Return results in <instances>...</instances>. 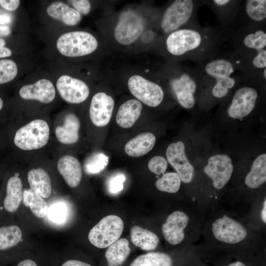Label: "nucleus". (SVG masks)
Returning a JSON list of instances; mask_svg holds the SVG:
<instances>
[{"label": "nucleus", "mask_w": 266, "mask_h": 266, "mask_svg": "<svg viewBox=\"0 0 266 266\" xmlns=\"http://www.w3.org/2000/svg\"><path fill=\"white\" fill-rule=\"evenodd\" d=\"M98 46L97 39L84 31H74L61 35L56 42L59 52L68 57L86 56L94 52Z\"/></svg>", "instance_id": "0eeeda50"}, {"label": "nucleus", "mask_w": 266, "mask_h": 266, "mask_svg": "<svg viewBox=\"0 0 266 266\" xmlns=\"http://www.w3.org/2000/svg\"><path fill=\"white\" fill-rule=\"evenodd\" d=\"M129 241L124 238L118 239L107 247L104 258L107 266H121L131 253Z\"/></svg>", "instance_id": "bb28decb"}, {"label": "nucleus", "mask_w": 266, "mask_h": 266, "mask_svg": "<svg viewBox=\"0 0 266 266\" xmlns=\"http://www.w3.org/2000/svg\"><path fill=\"white\" fill-rule=\"evenodd\" d=\"M189 221V216L183 211L177 210L170 213L162 226L165 240L173 245L180 243L184 239V230Z\"/></svg>", "instance_id": "a211bd4d"}, {"label": "nucleus", "mask_w": 266, "mask_h": 266, "mask_svg": "<svg viewBox=\"0 0 266 266\" xmlns=\"http://www.w3.org/2000/svg\"><path fill=\"white\" fill-rule=\"evenodd\" d=\"M108 159V157L102 153H94L84 162V170L89 174L99 173L106 167Z\"/></svg>", "instance_id": "f704fd0d"}, {"label": "nucleus", "mask_w": 266, "mask_h": 266, "mask_svg": "<svg viewBox=\"0 0 266 266\" xmlns=\"http://www.w3.org/2000/svg\"><path fill=\"white\" fill-rule=\"evenodd\" d=\"M16 266H38L36 263L31 259L24 260L19 262Z\"/></svg>", "instance_id": "c03bdc74"}, {"label": "nucleus", "mask_w": 266, "mask_h": 266, "mask_svg": "<svg viewBox=\"0 0 266 266\" xmlns=\"http://www.w3.org/2000/svg\"><path fill=\"white\" fill-rule=\"evenodd\" d=\"M21 229L15 225L0 227V253L6 252L16 247L22 240Z\"/></svg>", "instance_id": "7c9ffc66"}, {"label": "nucleus", "mask_w": 266, "mask_h": 266, "mask_svg": "<svg viewBox=\"0 0 266 266\" xmlns=\"http://www.w3.org/2000/svg\"><path fill=\"white\" fill-rule=\"evenodd\" d=\"M46 12L51 17L59 20L67 26H75L81 20L80 13L75 9L61 1L52 3L48 6Z\"/></svg>", "instance_id": "393cba45"}, {"label": "nucleus", "mask_w": 266, "mask_h": 266, "mask_svg": "<svg viewBox=\"0 0 266 266\" xmlns=\"http://www.w3.org/2000/svg\"><path fill=\"white\" fill-rule=\"evenodd\" d=\"M5 44V41L2 39L0 38V48L3 47Z\"/></svg>", "instance_id": "8fccbe9b"}, {"label": "nucleus", "mask_w": 266, "mask_h": 266, "mask_svg": "<svg viewBox=\"0 0 266 266\" xmlns=\"http://www.w3.org/2000/svg\"><path fill=\"white\" fill-rule=\"evenodd\" d=\"M19 95L24 100H36L48 103L55 99L56 90L50 80L41 79L33 84L23 86L19 91Z\"/></svg>", "instance_id": "aec40b11"}, {"label": "nucleus", "mask_w": 266, "mask_h": 266, "mask_svg": "<svg viewBox=\"0 0 266 266\" xmlns=\"http://www.w3.org/2000/svg\"><path fill=\"white\" fill-rule=\"evenodd\" d=\"M241 0H203V5L209 6L221 25V28L229 32L239 12Z\"/></svg>", "instance_id": "6ab92c4d"}, {"label": "nucleus", "mask_w": 266, "mask_h": 266, "mask_svg": "<svg viewBox=\"0 0 266 266\" xmlns=\"http://www.w3.org/2000/svg\"><path fill=\"white\" fill-rule=\"evenodd\" d=\"M260 82L244 74L236 86L227 108V114L230 118L242 119L252 113L259 97L256 85Z\"/></svg>", "instance_id": "423d86ee"}, {"label": "nucleus", "mask_w": 266, "mask_h": 266, "mask_svg": "<svg viewBox=\"0 0 266 266\" xmlns=\"http://www.w3.org/2000/svg\"><path fill=\"white\" fill-rule=\"evenodd\" d=\"M69 1L73 6L74 9L80 14L86 15L90 11L91 3L89 0H73Z\"/></svg>", "instance_id": "ea45409f"}, {"label": "nucleus", "mask_w": 266, "mask_h": 266, "mask_svg": "<svg viewBox=\"0 0 266 266\" xmlns=\"http://www.w3.org/2000/svg\"><path fill=\"white\" fill-rule=\"evenodd\" d=\"M80 123L77 116L67 114L65 117L64 124L55 129V134L58 140L65 144L76 143L79 139V130Z\"/></svg>", "instance_id": "b1692460"}, {"label": "nucleus", "mask_w": 266, "mask_h": 266, "mask_svg": "<svg viewBox=\"0 0 266 266\" xmlns=\"http://www.w3.org/2000/svg\"><path fill=\"white\" fill-rule=\"evenodd\" d=\"M181 180L176 172L165 173L156 182V187L160 191L176 193L180 189Z\"/></svg>", "instance_id": "72a5a7b5"}, {"label": "nucleus", "mask_w": 266, "mask_h": 266, "mask_svg": "<svg viewBox=\"0 0 266 266\" xmlns=\"http://www.w3.org/2000/svg\"><path fill=\"white\" fill-rule=\"evenodd\" d=\"M11 17L8 14H0V24H8L11 22Z\"/></svg>", "instance_id": "49530a36"}, {"label": "nucleus", "mask_w": 266, "mask_h": 266, "mask_svg": "<svg viewBox=\"0 0 266 266\" xmlns=\"http://www.w3.org/2000/svg\"><path fill=\"white\" fill-rule=\"evenodd\" d=\"M212 232L217 240L228 244L239 243L247 235L245 228L241 223L226 215L213 223Z\"/></svg>", "instance_id": "f8f14e48"}, {"label": "nucleus", "mask_w": 266, "mask_h": 266, "mask_svg": "<svg viewBox=\"0 0 266 266\" xmlns=\"http://www.w3.org/2000/svg\"><path fill=\"white\" fill-rule=\"evenodd\" d=\"M233 166L231 158L225 154H217L209 158L203 168L204 172L212 182L213 187L222 189L230 180Z\"/></svg>", "instance_id": "ddd939ff"}, {"label": "nucleus", "mask_w": 266, "mask_h": 266, "mask_svg": "<svg viewBox=\"0 0 266 266\" xmlns=\"http://www.w3.org/2000/svg\"><path fill=\"white\" fill-rule=\"evenodd\" d=\"M261 218L263 222L266 224V200L265 199L264 201L263 202V208L261 211Z\"/></svg>", "instance_id": "de8ad7c7"}, {"label": "nucleus", "mask_w": 266, "mask_h": 266, "mask_svg": "<svg viewBox=\"0 0 266 266\" xmlns=\"http://www.w3.org/2000/svg\"><path fill=\"white\" fill-rule=\"evenodd\" d=\"M229 37L228 32L221 28L200 25L171 33L166 38L165 45L172 57L198 64L223 49Z\"/></svg>", "instance_id": "f257e3e1"}, {"label": "nucleus", "mask_w": 266, "mask_h": 266, "mask_svg": "<svg viewBox=\"0 0 266 266\" xmlns=\"http://www.w3.org/2000/svg\"><path fill=\"white\" fill-rule=\"evenodd\" d=\"M233 53L242 73L266 80V26H246L230 32Z\"/></svg>", "instance_id": "f03ea898"}, {"label": "nucleus", "mask_w": 266, "mask_h": 266, "mask_svg": "<svg viewBox=\"0 0 266 266\" xmlns=\"http://www.w3.org/2000/svg\"><path fill=\"white\" fill-rule=\"evenodd\" d=\"M28 181L31 189L43 198L49 197L52 193V185L48 173L41 168H34L28 173Z\"/></svg>", "instance_id": "cd10ccee"}, {"label": "nucleus", "mask_w": 266, "mask_h": 266, "mask_svg": "<svg viewBox=\"0 0 266 266\" xmlns=\"http://www.w3.org/2000/svg\"><path fill=\"white\" fill-rule=\"evenodd\" d=\"M149 169L153 173L160 176L164 174L167 167V161L163 157L156 156L152 158L148 164Z\"/></svg>", "instance_id": "58836bf2"}, {"label": "nucleus", "mask_w": 266, "mask_h": 266, "mask_svg": "<svg viewBox=\"0 0 266 266\" xmlns=\"http://www.w3.org/2000/svg\"><path fill=\"white\" fill-rule=\"evenodd\" d=\"M142 105L135 99L128 100L121 104L117 112L116 121L117 124L123 128L132 127L140 117Z\"/></svg>", "instance_id": "5701e85b"}, {"label": "nucleus", "mask_w": 266, "mask_h": 266, "mask_svg": "<svg viewBox=\"0 0 266 266\" xmlns=\"http://www.w3.org/2000/svg\"><path fill=\"white\" fill-rule=\"evenodd\" d=\"M126 180L125 175L121 172L112 175L107 180L106 186L108 192L112 195H116L122 191L124 183Z\"/></svg>", "instance_id": "e433bc0d"}, {"label": "nucleus", "mask_w": 266, "mask_h": 266, "mask_svg": "<svg viewBox=\"0 0 266 266\" xmlns=\"http://www.w3.org/2000/svg\"><path fill=\"white\" fill-rule=\"evenodd\" d=\"M171 257L166 253L150 252L135 258L129 266H173Z\"/></svg>", "instance_id": "2f4dec72"}, {"label": "nucleus", "mask_w": 266, "mask_h": 266, "mask_svg": "<svg viewBox=\"0 0 266 266\" xmlns=\"http://www.w3.org/2000/svg\"><path fill=\"white\" fill-rule=\"evenodd\" d=\"M114 106L112 98L104 92L96 94L92 98L90 109V119L97 127H103L109 122Z\"/></svg>", "instance_id": "f3484780"}, {"label": "nucleus", "mask_w": 266, "mask_h": 266, "mask_svg": "<svg viewBox=\"0 0 266 266\" xmlns=\"http://www.w3.org/2000/svg\"><path fill=\"white\" fill-rule=\"evenodd\" d=\"M17 73L18 68L14 61L9 59L0 60V84L10 82Z\"/></svg>", "instance_id": "c9c22d12"}, {"label": "nucleus", "mask_w": 266, "mask_h": 266, "mask_svg": "<svg viewBox=\"0 0 266 266\" xmlns=\"http://www.w3.org/2000/svg\"><path fill=\"white\" fill-rule=\"evenodd\" d=\"M128 86L132 94L146 105L155 107L159 105L164 97L162 88L158 84L138 75L128 80Z\"/></svg>", "instance_id": "9b49d317"}, {"label": "nucleus", "mask_w": 266, "mask_h": 266, "mask_svg": "<svg viewBox=\"0 0 266 266\" xmlns=\"http://www.w3.org/2000/svg\"><path fill=\"white\" fill-rule=\"evenodd\" d=\"M10 28L8 26L0 25V37L10 34Z\"/></svg>", "instance_id": "a18cd8bd"}, {"label": "nucleus", "mask_w": 266, "mask_h": 266, "mask_svg": "<svg viewBox=\"0 0 266 266\" xmlns=\"http://www.w3.org/2000/svg\"><path fill=\"white\" fill-rule=\"evenodd\" d=\"M266 181V154L258 156L253 161L250 171L245 178V183L251 189H256Z\"/></svg>", "instance_id": "c756f323"}, {"label": "nucleus", "mask_w": 266, "mask_h": 266, "mask_svg": "<svg viewBox=\"0 0 266 266\" xmlns=\"http://www.w3.org/2000/svg\"><path fill=\"white\" fill-rule=\"evenodd\" d=\"M57 168L69 187L76 188L79 185L82 172L81 164L75 157L69 155L62 157L58 162Z\"/></svg>", "instance_id": "4be33fe9"}, {"label": "nucleus", "mask_w": 266, "mask_h": 266, "mask_svg": "<svg viewBox=\"0 0 266 266\" xmlns=\"http://www.w3.org/2000/svg\"><path fill=\"white\" fill-rule=\"evenodd\" d=\"M237 20L238 23H240L237 28L246 26L266 25V0H241L239 12L234 21Z\"/></svg>", "instance_id": "dca6fc26"}, {"label": "nucleus", "mask_w": 266, "mask_h": 266, "mask_svg": "<svg viewBox=\"0 0 266 266\" xmlns=\"http://www.w3.org/2000/svg\"><path fill=\"white\" fill-rule=\"evenodd\" d=\"M170 76L169 84L178 103L183 108L192 109L197 102L196 94L203 85L202 77L197 64L194 66L179 67Z\"/></svg>", "instance_id": "20e7f679"}, {"label": "nucleus", "mask_w": 266, "mask_h": 266, "mask_svg": "<svg viewBox=\"0 0 266 266\" xmlns=\"http://www.w3.org/2000/svg\"><path fill=\"white\" fill-rule=\"evenodd\" d=\"M123 230L124 223L120 217L114 215H108L91 229L88 239L97 248H107L119 239Z\"/></svg>", "instance_id": "1a4fd4ad"}, {"label": "nucleus", "mask_w": 266, "mask_h": 266, "mask_svg": "<svg viewBox=\"0 0 266 266\" xmlns=\"http://www.w3.org/2000/svg\"><path fill=\"white\" fill-rule=\"evenodd\" d=\"M61 266H92L91 264L78 260H69L64 263Z\"/></svg>", "instance_id": "79ce46f5"}, {"label": "nucleus", "mask_w": 266, "mask_h": 266, "mask_svg": "<svg viewBox=\"0 0 266 266\" xmlns=\"http://www.w3.org/2000/svg\"><path fill=\"white\" fill-rule=\"evenodd\" d=\"M23 202L25 206L30 208L32 213L37 218H43L48 213V205L44 198L31 189L24 190Z\"/></svg>", "instance_id": "473e14b6"}, {"label": "nucleus", "mask_w": 266, "mask_h": 266, "mask_svg": "<svg viewBox=\"0 0 266 266\" xmlns=\"http://www.w3.org/2000/svg\"><path fill=\"white\" fill-rule=\"evenodd\" d=\"M56 87L61 98L70 103H80L88 97L90 90L87 84L83 81L64 75L57 81Z\"/></svg>", "instance_id": "2eb2a0df"}, {"label": "nucleus", "mask_w": 266, "mask_h": 266, "mask_svg": "<svg viewBox=\"0 0 266 266\" xmlns=\"http://www.w3.org/2000/svg\"><path fill=\"white\" fill-rule=\"evenodd\" d=\"M145 29L144 18L134 11L129 10L121 13L114 30L116 40L128 45L136 41Z\"/></svg>", "instance_id": "9d476101"}, {"label": "nucleus", "mask_w": 266, "mask_h": 266, "mask_svg": "<svg viewBox=\"0 0 266 266\" xmlns=\"http://www.w3.org/2000/svg\"><path fill=\"white\" fill-rule=\"evenodd\" d=\"M49 218L52 221L62 223L65 221L67 209L65 204L62 203H58L52 205L48 210Z\"/></svg>", "instance_id": "4c0bfd02"}, {"label": "nucleus", "mask_w": 266, "mask_h": 266, "mask_svg": "<svg viewBox=\"0 0 266 266\" xmlns=\"http://www.w3.org/2000/svg\"><path fill=\"white\" fill-rule=\"evenodd\" d=\"M197 64L203 85L209 86L212 96L217 99L226 97L244 75L232 50L222 49Z\"/></svg>", "instance_id": "7ed1b4c3"}, {"label": "nucleus", "mask_w": 266, "mask_h": 266, "mask_svg": "<svg viewBox=\"0 0 266 266\" xmlns=\"http://www.w3.org/2000/svg\"><path fill=\"white\" fill-rule=\"evenodd\" d=\"M23 186L21 179L16 174L7 180L5 194L0 205V211L14 213L19 208L23 200Z\"/></svg>", "instance_id": "412c9836"}, {"label": "nucleus", "mask_w": 266, "mask_h": 266, "mask_svg": "<svg viewBox=\"0 0 266 266\" xmlns=\"http://www.w3.org/2000/svg\"><path fill=\"white\" fill-rule=\"evenodd\" d=\"M130 232L132 242L142 250L152 251L158 246L159 238L153 232L138 226L132 227Z\"/></svg>", "instance_id": "c85d7f7f"}, {"label": "nucleus", "mask_w": 266, "mask_h": 266, "mask_svg": "<svg viewBox=\"0 0 266 266\" xmlns=\"http://www.w3.org/2000/svg\"><path fill=\"white\" fill-rule=\"evenodd\" d=\"M11 54L10 49L4 46L0 48V58L9 57Z\"/></svg>", "instance_id": "37998d69"}, {"label": "nucleus", "mask_w": 266, "mask_h": 266, "mask_svg": "<svg viewBox=\"0 0 266 266\" xmlns=\"http://www.w3.org/2000/svg\"><path fill=\"white\" fill-rule=\"evenodd\" d=\"M166 157L181 181L190 183L194 177V168L186 155L184 143L178 141L169 144L166 149Z\"/></svg>", "instance_id": "4468645a"}, {"label": "nucleus", "mask_w": 266, "mask_h": 266, "mask_svg": "<svg viewBox=\"0 0 266 266\" xmlns=\"http://www.w3.org/2000/svg\"><path fill=\"white\" fill-rule=\"evenodd\" d=\"M49 134L50 129L47 122L43 120L36 119L16 132L14 142L17 147L23 150L38 149L47 143Z\"/></svg>", "instance_id": "6e6552de"}, {"label": "nucleus", "mask_w": 266, "mask_h": 266, "mask_svg": "<svg viewBox=\"0 0 266 266\" xmlns=\"http://www.w3.org/2000/svg\"><path fill=\"white\" fill-rule=\"evenodd\" d=\"M203 0H175L165 9L160 20L163 33L168 34L177 30L200 25L197 19Z\"/></svg>", "instance_id": "39448f33"}, {"label": "nucleus", "mask_w": 266, "mask_h": 266, "mask_svg": "<svg viewBox=\"0 0 266 266\" xmlns=\"http://www.w3.org/2000/svg\"><path fill=\"white\" fill-rule=\"evenodd\" d=\"M155 142L156 137L152 133H140L127 142L125 146V151L129 156L141 157L149 152Z\"/></svg>", "instance_id": "a878e982"}, {"label": "nucleus", "mask_w": 266, "mask_h": 266, "mask_svg": "<svg viewBox=\"0 0 266 266\" xmlns=\"http://www.w3.org/2000/svg\"><path fill=\"white\" fill-rule=\"evenodd\" d=\"M3 105V100L2 99L0 98V110L2 109Z\"/></svg>", "instance_id": "3c124183"}, {"label": "nucleus", "mask_w": 266, "mask_h": 266, "mask_svg": "<svg viewBox=\"0 0 266 266\" xmlns=\"http://www.w3.org/2000/svg\"><path fill=\"white\" fill-rule=\"evenodd\" d=\"M227 266H247L240 261H236V262L231 263L230 264L228 265Z\"/></svg>", "instance_id": "09e8293b"}, {"label": "nucleus", "mask_w": 266, "mask_h": 266, "mask_svg": "<svg viewBox=\"0 0 266 266\" xmlns=\"http://www.w3.org/2000/svg\"><path fill=\"white\" fill-rule=\"evenodd\" d=\"M20 1L19 0H0V5L5 10L14 11L19 6Z\"/></svg>", "instance_id": "a19ab883"}]
</instances>
